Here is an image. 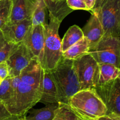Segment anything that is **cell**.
<instances>
[{
	"label": "cell",
	"instance_id": "cell-1",
	"mask_svg": "<svg viewBox=\"0 0 120 120\" xmlns=\"http://www.w3.org/2000/svg\"><path fill=\"white\" fill-rule=\"evenodd\" d=\"M20 82L15 103L11 110L12 116H25L41 98L43 73L38 59L35 57L20 75Z\"/></svg>",
	"mask_w": 120,
	"mask_h": 120
},
{
	"label": "cell",
	"instance_id": "cell-2",
	"mask_svg": "<svg viewBox=\"0 0 120 120\" xmlns=\"http://www.w3.org/2000/svg\"><path fill=\"white\" fill-rule=\"evenodd\" d=\"M68 105L84 120H98L107 111L105 104L93 88L79 91L70 98Z\"/></svg>",
	"mask_w": 120,
	"mask_h": 120
},
{
	"label": "cell",
	"instance_id": "cell-3",
	"mask_svg": "<svg viewBox=\"0 0 120 120\" xmlns=\"http://www.w3.org/2000/svg\"><path fill=\"white\" fill-rule=\"evenodd\" d=\"M49 71L57 87L59 103L68 104L70 98L80 90L73 60L62 56L56 67Z\"/></svg>",
	"mask_w": 120,
	"mask_h": 120
},
{
	"label": "cell",
	"instance_id": "cell-4",
	"mask_svg": "<svg viewBox=\"0 0 120 120\" xmlns=\"http://www.w3.org/2000/svg\"><path fill=\"white\" fill-rule=\"evenodd\" d=\"M61 22L49 14V23L44 25L45 43L42 61L43 69L51 70L56 67L62 57V40L59 35Z\"/></svg>",
	"mask_w": 120,
	"mask_h": 120
},
{
	"label": "cell",
	"instance_id": "cell-5",
	"mask_svg": "<svg viewBox=\"0 0 120 120\" xmlns=\"http://www.w3.org/2000/svg\"><path fill=\"white\" fill-rule=\"evenodd\" d=\"M89 53L98 63H110L120 69V38L104 35Z\"/></svg>",
	"mask_w": 120,
	"mask_h": 120
},
{
	"label": "cell",
	"instance_id": "cell-6",
	"mask_svg": "<svg viewBox=\"0 0 120 120\" xmlns=\"http://www.w3.org/2000/svg\"><path fill=\"white\" fill-rule=\"evenodd\" d=\"M94 11L98 14L104 35L120 38V0H103Z\"/></svg>",
	"mask_w": 120,
	"mask_h": 120
},
{
	"label": "cell",
	"instance_id": "cell-7",
	"mask_svg": "<svg viewBox=\"0 0 120 120\" xmlns=\"http://www.w3.org/2000/svg\"><path fill=\"white\" fill-rule=\"evenodd\" d=\"M73 66L77 75L80 90L94 89L98 79V63L88 53L73 60Z\"/></svg>",
	"mask_w": 120,
	"mask_h": 120
},
{
	"label": "cell",
	"instance_id": "cell-8",
	"mask_svg": "<svg viewBox=\"0 0 120 120\" xmlns=\"http://www.w3.org/2000/svg\"><path fill=\"white\" fill-rule=\"evenodd\" d=\"M106 106V115L120 116V77L94 88Z\"/></svg>",
	"mask_w": 120,
	"mask_h": 120
},
{
	"label": "cell",
	"instance_id": "cell-9",
	"mask_svg": "<svg viewBox=\"0 0 120 120\" xmlns=\"http://www.w3.org/2000/svg\"><path fill=\"white\" fill-rule=\"evenodd\" d=\"M35 57L34 54L23 42L19 43L5 62L8 68L9 77L20 76L22 70Z\"/></svg>",
	"mask_w": 120,
	"mask_h": 120
},
{
	"label": "cell",
	"instance_id": "cell-10",
	"mask_svg": "<svg viewBox=\"0 0 120 120\" xmlns=\"http://www.w3.org/2000/svg\"><path fill=\"white\" fill-rule=\"evenodd\" d=\"M32 26L31 19L8 21L2 28L1 31L7 43L18 44L23 41Z\"/></svg>",
	"mask_w": 120,
	"mask_h": 120
},
{
	"label": "cell",
	"instance_id": "cell-11",
	"mask_svg": "<svg viewBox=\"0 0 120 120\" xmlns=\"http://www.w3.org/2000/svg\"><path fill=\"white\" fill-rule=\"evenodd\" d=\"M41 63L45 43L44 25L32 26L22 41Z\"/></svg>",
	"mask_w": 120,
	"mask_h": 120
},
{
	"label": "cell",
	"instance_id": "cell-12",
	"mask_svg": "<svg viewBox=\"0 0 120 120\" xmlns=\"http://www.w3.org/2000/svg\"><path fill=\"white\" fill-rule=\"evenodd\" d=\"M91 15L83 28L84 37L90 43V50L94 48L104 35V31L98 15L96 12L91 11Z\"/></svg>",
	"mask_w": 120,
	"mask_h": 120
},
{
	"label": "cell",
	"instance_id": "cell-13",
	"mask_svg": "<svg viewBox=\"0 0 120 120\" xmlns=\"http://www.w3.org/2000/svg\"><path fill=\"white\" fill-rule=\"evenodd\" d=\"M12 6L9 21L31 19L36 0H11Z\"/></svg>",
	"mask_w": 120,
	"mask_h": 120
},
{
	"label": "cell",
	"instance_id": "cell-14",
	"mask_svg": "<svg viewBox=\"0 0 120 120\" xmlns=\"http://www.w3.org/2000/svg\"><path fill=\"white\" fill-rule=\"evenodd\" d=\"M42 94L39 102L45 105L59 103L58 91L50 71L42 68Z\"/></svg>",
	"mask_w": 120,
	"mask_h": 120
},
{
	"label": "cell",
	"instance_id": "cell-15",
	"mask_svg": "<svg viewBox=\"0 0 120 120\" xmlns=\"http://www.w3.org/2000/svg\"><path fill=\"white\" fill-rule=\"evenodd\" d=\"M59 106V103H53L46 105L38 109H30L26 114L27 120H52Z\"/></svg>",
	"mask_w": 120,
	"mask_h": 120
},
{
	"label": "cell",
	"instance_id": "cell-16",
	"mask_svg": "<svg viewBox=\"0 0 120 120\" xmlns=\"http://www.w3.org/2000/svg\"><path fill=\"white\" fill-rule=\"evenodd\" d=\"M49 14L53 16L60 22L73 11L68 6L66 0H43Z\"/></svg>",
	"mask_w": 120,
	"mask_h": 120
},
{
	"label": "cell",
	"instance_id": "cell-17",
	"mask_svg": "<svg viewBox=\"0 0 120 120\" xmlns=\"http://www.w3.org/2000/svg\"><path fill=\"white\" fill-rule=\"evenodd\" d=\"M90 50V43L85 37L74 44L65 52H63L62 56L68 59L76 60L88 54Z\"/></svg>",
	"mask_w": 120,
	"mask_h": 120
},
{
	"label": "cell",
	"instance_id": "cell-18",
	"mask_svg": "<svg viewBox=\"0 0 120 120\" xmlns=\"http://www.w3.org/2000/svg\"><path fill=\"white\" fill-rule=\"evenodd\" d=\"M98 79L97 85L120 77V69L110 63H98Z\"/></svg>",
	"mask_w": 120,
	"mask_h": 120
},
{
	"label": "cell",
	"instance_id": "cell-19",
	"mask_svg": "<svg viewBox=\"0 0 120 120\" xmlns=\"http://www.w3.org/2000/svg\"><path fill=\"white\" fill-rule=\"evenodd\" d=\"M84 37L82 29L77 25H73L69 28L62 40V52H65Z\"/></svg>",
	"mask_w": 120,
	"mask_h": 120
},
{
	"label": "cell",
	"instance_id": "cell-20",
	"mask_svg": "<svg viewBox=\"0 0 120 120\" xmlns=\"http://www.w3.org/2000/svg\"><path fill=\"white\" fill-rule=\"evenodd\" d=\"M12 77H7L0 84V100L10 110L14 101V94L11 86Z\"/></svg>",
	"mask_w": 120,
	"mask_h": 120
},
{
	"label": "cell",
	"instance_id": "cell-21",
	"mask_svg": "<svg viewBox=\"0 0 120 120\" xmlns=\"http://www.w3.org/2000/svg\"><path fill=\"white\" fill-rule=\"evenodd\" d=\"M52 120H84L79 116L69 105L59 103V106Z\"/></svg>",
	"mask_w": 120,
	"mask_h": 120
},
{
	"label": "cell",
	"instance_id": "cell-22",
	"mask_svg": "<svg viewBox=\"0 0 120 120\" xmlns=\"http://www.w3.org/2000/svg\"><path fill=\"white\" fill-rule=\"evenodd\" d=\"M46 6L43 0H36V6L32 14L31 21L32 26L46 24L45 11Z\"/></svg>",
	"mask_w": 120,
	"mask_h": 120
},
{
	"label": "cell",
	"instance_id": "cell-23",
	"mask_svg": "<svg viewBox=\"0 0 120 120\" xmlns=\"http://www.w3.org/2000/svg\"><path fill=\"white\" fill-rule=\"evenodd\" d=\"M11 6V0L0 1V30L9 21Z\"/></svg>",
	"mask_w": 120,
	"mask_h": 120
},
{
	"label": "cell",
	"instance_id": "cell-24",
	"mask_svg": "<svg viewBox=\"0 0 120 120\" xmlns=\"http://www.w3.org/2000/svg\"><path fill=\"white\" fill-rule=\"evenodd\" d=\"M18 44L7 43L3 48L0 49V63L7 61Z\"/></svg>",
	"mask_w": 120,
	"mask_h": 120
},
{
	"label": "cell",
	"instance_id": "cell-25",
	"mask_svg": "<svg viewBox=\"0 0 120 120\" xmlns=\"http://www.w3.org/2000/svg\"><path fill=\"white\" fill-rule=\"evenodd\" d=\"M68 7L72 10L87 11L84 0H66Z\"/></svg>",
	"mask_w": 120,
	"mask_h": 120
},
{
	"label": "cell",
	"instance_id": "cell-26",
	"mask_svg": "<svg viewBox=\"0 0 120 120\" xmlns=\"http://www.w3.org/2000/svg\"><path fill=\"white\" fill-rule=\"evenodd\" d=\"M12 116L5 105L0 100V120H6Z\"/></svg>",
	"mask_w": 120,
	"mask_h": 120
},
{
	"label": "cell",
	"instance_id": "cell-27",
	"mask_svg": "<svg viewBox=\"0 0 120 120\" xmlns=\"http://www.w3.org/2000/svg\"><path fill=\"white\" fill-rule=\"evenodd\" d=\"M9 76V70L6 62L0 63V77L4 80Z\"/></svg>",
	"mask_w": 120,
	"mask_h": 120
},
{
	"label": "cell",
	"instance_id": "cell-28",
	"mask_svg": "<svg viewBox=\"0 0 120 120\" xmlns=\"http://www.w3.org/2000/svg\"><path fill=\"white\" fill-rule=\"evenodd\" d=\"M84 1L87 7V11H91L93 9V8H94L96 0H84Z\"/></svg>",
	"mask_w": 120,
	"mask_h": 120
},
{
	"label": "cell",
	"instance_id": "cell-29",
	"mask_svg": "<svg viewBox=\"0 0 120 120\" xmlns=\"http://www.w3.org/2000/svg\"><path fill=\"white\" fill-rule=\"evenodd\" d=\"M7 43V42L6 41L5 39L4 36L2 31L0 30V49L2 48H3Z\"/></svg>",
	"mask_w": 120,
	"mask_h": 120
},
{
	"label": "cell",
	"instance_id": "cell-30",
	"mask_svg": "<svg viewBox=\"0 0 120 120\" xmlns=\"http://www.w3.org/2000/svg\"><path fill=\"white\" fill-rule=\"evenodd\" d=\"M98 120H119L116 118L115 117L112 116H109V115H105L103 117L100 118Z\"/></svg>",
	"mask_w": 120,
	"mask_h": 120
},
{
	"label": "cell",
	"instance_id": "cell-31",
	"mask_svg": "<svg viewBox=\"0 0 120 120\" xmlns=\"http://www.w3.org/2000/svg\"><path fill=\"white\" fill-rule=\"evenodd\" d=\"M102 1H103V0H96V5H95V7L92 11L96 10V9H98V8H99L100 4H101Z\"/></svg>",
	"mask_w": 120,
	"mask_h": 120
},
{
	"label": "cell",
	"instance_id": "cell-32",
	"mask_svg": "<svg viewBox=\"0 0 120 120\" xmlns=\"http://www.w3.org/2000/svg\"><path fill=\"white\" fill-rule=\"evenodd\" d=\"M22 117H23V116H12L11 117H10V118H8L7 120H19V119L21 118H22Z\"/></svg>",
	"mask_w": 120,
	"mask_h": 120
},
{
	"label": "cell",
	"instance_id": "cell-33",
	"mask_svg": "<svg viewBox=\"0 0 120 120\" xmlns=\"http://www.w3.org/2000/svg\"><path fill=\"white\" fill-rule=\"evenodd\" d=\"M109 116H114V117H115L116 118H117V119L120 120V116H113V115H109Z\"/></svg>",
	"mask_w": 120,
	"mask_h": 120
},
{
	"label": "cell",
	"instance_id": "cell-34",
	"mask_svg": "<svg viewBox=\"0 0 120 120\" xmlns=\"http://www.w3.org/2000/svg\"><path fill=\"white\" fill-rule=\"evenodd\" d=\"M19 120H27L25 118V116H23V117H22V118H21L19 119Z\"/></svg>",
	"mask_w": 120,
	"mask_h": 120
},
{
	"label": "cell",
	"instance_id": "cell-35",
	"mask_svg": "<svg viewBox=\"0 0 120 120\" xmlns=\"http://www.w3.org/2000/svg\"><path fill=\"white\" fill-rule=\"evenodd\" d=\"M2 80L1 79V77H0V84H1V82H2Z\"/></svg>",
	"mask_w": 120,
	"mask_h": 120
},
{
	"label": "cell",
	"instance_id": "cell-36",
	"mask_svg": "<svg viewBox=\"0 0 120 120\" xmlns=\"http://www.w3.org/2000/svg\"><path fill=\"white\" fill-rule=\"evenodd\" d=\"M60 1H63V0H60Z\"/></svg>",
	"mask_w": 120,
	"mask_h": 120
},
{
	"label": "cell",
	"instance_id": "cell-37",
	"mask_svg": "<svg viewBox=\"0 0 120 120\" xmlns=\"http://www.w3.org/2000/svg\"><path fill=\"white\" fill-rule=\"evenodd\" d=\"M0 1H1V0H0Z\"/></svg>",
	"mask_w": 120,
	"mask_h": 120
}]
</instances>
